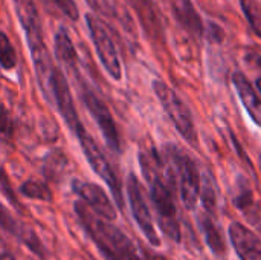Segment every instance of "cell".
<instances>
[{"label":"cell","mask_w":261,"mask_h":260,"mask_svg":"<svg viewBox=\"0 0 261 260\" xmlns=\"http://www.w3.org/2000/svg\"><path fill=\"white\" fill-rule=\"evenodd\" d=\"M199 221H200V228H202V231L205 234V241L210 245V248L213 250V253L217 254V256H223L225 251H226L225 241H223V238L220 234V230L214 224V221L208 215L200 216Z\"/></svg>","instance_id":"cell-17"},{"label":"cell","mask_w":261,"mask_h":260,"mask_svg":"<svg viewBox=\"0 0 261 260\" xmlns=\"http://www.w3.org/2000/svg\"><path fill=\"white\" fill-rule=\"evenodd\" d=\"M52 103L57 106L61 118L64 120V123L69 126L72 132H76L83 126L78 118L75 104H73V97H72L69 83L60 69H55L54 78H52Z\"/></svg>","instance_id":"cell-11"},{"label":"cell","mask_w":261,"mask_h":260,"mask_svg":"<svg viewBox=\"0 0 261 260\" xmlns=\"http://www.w3.org/2000/svg\"><path fill=\"white\" fill-rule=\"evenodd\" d=\"M164 156L170 182H179L184 205L188 210H194L200 196V173L197 166L176 146H167L164 149Z\"/></svg>","instance_id":"cell-3"},{"label":"cell","mask_w":261,"mask_h":260,"mask_svg":"<svg viewBox=\"0 0 261 260\" xmlns=\"http://www.w3.org/2000/svg\"><path fill=\"white\" fill-rule=\"evenodd\" d=\"M72 190L76 196L81 198V202L86 204V207L92 213H95L98 218H101L107 222L116 221V218H118L116 208L101 185H96L93 182H84L80 179H73L72 181Z\"/></svg>","instance_id":"cell-10"},{"label":"cell","mask_w":261,"mask_h":260,"mask_svg":"<svg viewBox=\"0 0 261 260\" xmlns=\"http://www.w3.org/2000/svg\"><path fill=\"white\" fill-rule=\"evenodd\" d=\"M75 213L83 228L95 242L106 260H142L133 242L112 222H107L92 213L81 201L75 202Z\"/></svg>","instance_id":"cell-1"},{"label":"cell","mask_w":261,"mask_h":260,"mask_svg":"<svg viewBox=\"0 0 261 260\" xmlns=\"http://www.w3.org/2000/svg\"><path fill=\"white\" fill-rule=\"evenodd\" d=\"M173 3V9L179 18V21L190 29L194 34H200L202 32V21L196 12V9L193 8L190 0H171Z\"/></svg>","instance_id":"cell-16"},{"label":"cell","mask_w":261,"mask_h":260,"mask_svg":"<svg viewBox=\"0 0 261 260\" xmlns=\"http://www.w3.org/2000/svg\"><path fill=\"white\" fill-rule=\"evenodd\" d=\"M12 132H14L12 118H11L8 109L0 103V135L3 138H11Z\"/></svg>","instance_id":"cell-24"},{"label":"cell","mask_w":261,"mask_h":260,"mask_svg":"<svg viewBox=\"0 0 261 260\" xmlns=\"http://www.w3.org/2000/svg\"><path fill=\"white\" fill-rule=\"evenodd\" d=\"M0 260H17L9 253H0Z\"/></svg>","instance_id":"cell-28"},{"label":"cell","mask_w":261,"mask_h":260,"mask_svg":"<svg viewBox=\"0 0 261 260\" xmlns=\"http://www.w3.org/2000/svg\"><path fill=\"white\" fill-rule=\"evenodd\" d=\"M20 193L29 199H37L43 202H50L52 201V192L47 184L29 179L20 185Z\"/></svg>","instance_id":"cell-18"},{"label":"cell","mask_w":261,"mask_h":260,"mask_svg":"<svg viewBox=\"0 0 261 260\" xmlns=\"http://www.w3.org/2000/svg\"><path fill=\"white\" fill-rule=\"evenodd\" d=\"M87 5L96 11V12H101V14H109L107 11V0H86Z\"/></svg>","instance_id":"cell-26"},{"label":"cell","mask_w":261,"mask_h":260,"mask_svg":"<svg viewBox=\"0 0 261 260\" xmlns=\"http://www.w3.org/2000/svg\"><path fill=\"white\" fill-rule=\"evenodd\" d=\"M12 3L15 8L17 18L26 35L34 69L37 72L46 70L47 67L52 66V60L43 38V28L37 5L34 0H12Z\"/></svg>","instance_id":"cell-4"},{"label":"cell","mask_w":261,"mask_h":260,"mask_svg":"<svg viewBox=\"0 0 261 260\" xmlns=\"http://www.w3.org/2000/svg\"><path fill=\"white\" fill-rule=\"evenodd\" d=\"M246 61L249 64H252L254 67H257L258 70H261V55L260 54H255V52H251L246 55Z\"/></svg>","instance_id":"cell-27"},{"label":"cell","mask_w":261,"mask_h":260,"mask_svg":"<svg viewBox=\"0 0 261 260\" xmlns=\"http://www.w3.org/2000/svg\"><path fill=\"white\" fill-rule=\"evenodd\" d=\"M86 23H87L90 38H92V41L95 44V51L98 54V58H99L101 64L104 66V69L107 70V74L113 80H116V81L121 80V77H122L121 61H119L116 46H115L110 34H109V29L93 14L86 15Z\"/></svg>","instance_id":"cell-7"},{"label":"cell","mask_w":261,"mask_h":260,"mask_svg":"<svg viewBox=\"0 0 261 260\" xmlns=\"http://www.w3.org/2000/svg\"><path fill=\"white\" fill-rule=\"evenodd\" d=\"M214 178L211 176L210 172H205L200 179V196H202V204L206 208L208 213L216 211L217 205V198H216V187H214Z\"/></svg>","instance_id":"cell-19"},{"label":"cell","mask_w":261,"mask_h":260,"mask_svg":"<svg viewBox=\"0 0 261 260\" xmlns=\"http://www.w3.org/2000/svg\"><path fill=\"white\" fill-rule=\"evenodd\" d=\"M242 8L245 15L248 17V21L251 25V28L254 29V32L261 37V8L257 3V0H240Z\"/></svg>","instance_id":"cell-21"},{"label":"cell","mask_w":261,"mask_h":260,"mask_svg":"<svg viewBox=\"0 0 261 260\" xmlns=\"http://www.w3.org/2000/svg\"><path fill=\"white\" fill-rule=\"evenodd\" d=\"M229 239L242 260H261V241L243 224L229 225Z\"/></svg>","instance_id":"cell-13"},{"label":"cell","mask_w":261,"mask_h":260,"mask_svg":"<svg viewBox=\"0 0 261 260\" xmlns=\"http://www.w3.org/2000/svg\"><path fill=\"white\" fill-rule=\"evenodd\" d=\"M127 196H128L130 208H132V213H133V218H135L138 227L141 228V231L144 233V236L153 247H159L161 239L156 233L150 208L144 198V192L141 188L139 179L133 173H130L127 178Z\"/></svg>","instance_id":"cell-9"},{"label":"cell","mask_w":261,"mask_h":260,"mask_svg":"<svg viewBox=\"0 0 261 260\" xmlns=\"http://www.w3.org/2000/svg\"><path fill=\"white\" fill-rule=\"evenodd\" d=\"M75 135L78 136V141L81 144V149L89 161V166L92 167V170L109 185L116 204L119 208L124 207V198H122V187L119 184V179L116 176V173L113 172L112 166L109 164L104 152L99 149V146L96 144V141L93 139V136L81 126Z\"/></svg>","instance_id":"cell-6"},{"label":"cell","mask_w":261,"mask_h":260,"mask_svg":"<svg viewBox=\"0 0 261 260\" xmlns=\"http://www.w3.org/2000/svg\"><path fill=\"white\" fill-rule=\"evenodd\" d=\"M141 169L144 172V176L150 185V195L153 205L156 208L159 225L162 231L174 242H180V227L177 221V211L174 205V199L170 190V185L162 179L159 173V161L153 159V156L147 153H141Z\"/></svg>","instance_id":"cell-2"},{"label":"cell","mask_w":261,"mask_h":260,"mask_svg":"<svg viewBox=\"0 0 261 260\" xmlns=\"http://www.w3.org/2000/svg\"><path fill=\"white\" fill-rule=\"evenodd\" d=\"M153 89L156 97L159 98L164 110L173 121L174 127L179 130V133L193 146H197V132L194 127V121L191 116L190 109L187 104L180 100V97L164 81L154 80L153 81Z\"/></svg>","instance_id":"cell-5"},{"label":"cell","mask_w":261,"mask_h":260,"mask_svg":"<svg viewBox=\"0 0 261 260\" xmlns=\"http://www.w3.org/2000/svg\"><path fill=\"white\" fill-rule=\"evenodd\" d=\"M0 228L3 231L9 233L11 236L17 238L29 251H32L40 259L44 260L46 251H44V247H43L41 241L38 239L37 233L34 230H31L28 225L20 224L3 204H0Z\"/></svg>","instance_id":"cell-12"},{"label":"cell","mask_w":261,"mask_h":260,"mask_svg":"<svg viewBox=\"0 0 261 260\" xmlns=\"http://www.w3.org/2000/svg\"><path fill=\"white\" fill-rule=\"evenodd\" d=\"M0 188H2V193L9 199L11 204H14L17 208H20V202H18V199L15 198V193H14V190H12V185H11L8 176H6V173H5V170H3L2 167H0Z\"/></svg>","instance_id":"cell-25"},{"label":"cell","mask_w":261,"mask_h":260,"mask_svg":"<svg viewBox=\"0 0 261 260\" xmlns=\"http://www.w3.org/2000/svg\"><path fill=\"white\" fill-rule=\"evenodd\" d=\"M232 83L237 89V93L243 103V106L246 107L248 113L251 115V118L254 120V123L261 127V98L257 93V90L252 87V84L249 83V80L242 74V72H236L232 75Z\"/></svg>","instance_id":"cell-14"},{"label":"cell","mask_w":261,"mask_h":260,"mask_svg":"<svg viewBox=\"0 0 261 260\" xmlns=\"http://www.w3.org/2000/svg\"><path fill=\"white\" fill-rule=\"evenodd\" d=\"M80 93H81V98H83V103L84 106L87 107V110L90 112L92 118L96 121L107 146L110 150L119 153L121 150V141H119V133H118V129H116V124H115V120L109 110V107L106 106V103L93 92L87 87V84L81 83V87H80Z\"/></svg>","instance_id":"cell-8"},{"label":"cell","mask_w":261,"mask_h":260,"mask_svg":"<svg viewBox=\"0 0 261 260\" xmlns=\"http://www.w3.org/2000/svg\"><path fill=\"white\" fill-rule=\"evenodd\" d=\"M66 166H67V159H66L64 153L60 150H54L52 153L47 155V158L44 161V172L50 178L60 176Z\"/></svg>","instance_id":"cell-22"},{"label":"cell","mask_w":261,"mask_h":260,"mask_svg":"<svg viewBox=\"0 0 261 260\" xmlns=\"http://www.w3.org/2000/svg\"><path fill=\"white\" fill-rule=\"evenodd\" d=\"M54 51H55V57L58 58V61L64 67H67L70 72L78 75V55H76L75 46L64 28L58 29V32L55 34Z\"/></svg>","instance_id":"cell-15"},{"label":"cell","mask_w":261,"mask_h":260,"mask_svg":"<svg viewBox=\"0 0 261 260\" xmlns=\"http://www.w3.org/2000/svg\"><path fill=\"white\" fill-rule=\"evenodd\" d=\"M0 66L5 70H12L17 66V54L9 37L0 31Z\"/></svg>","instance_id":"cell-20"},{"label":"cell","mask_w":261,"mask_h":260,"mask_svg":"<svg viewBox=\"0 0 261 260\" xmlns=\"http://www.w3.org/2000/svg\"><path fill=\"white\" fill-rule=\"evenodd\" d=\"M257 87H258V90L261 92V78H258V81H257Z\"/></svg>","instance_id":"cell-29"},{"label":"cell","mask_w":261,"mask_h":260,"mask_svg":"<svg viewBox=\"0 0 261 260\" xmlns=\"http://www.w3.org/2000/svg\"><path fill=\"white\" fill-rule=\"evenodd\" d=\"M44 3L50 9H55L57 12L63 14L64 17H67L72 21H76L80 17V11L73 0H44Z\"/></svg>","instance_id":"cell-23"}]
</instances>
